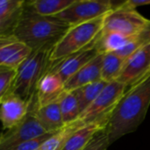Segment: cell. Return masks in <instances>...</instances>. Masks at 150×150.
<instances>
[{"label": "cell", "instance_id": "18", "mask_svg": "<svg viewBox=\"0 0 150 150\" xmlns=\"http://www.w3.org/2000/svg\"><path fill=\"white\" fill-rule=\"evenodd\" d=\"M126 59L119 56L115 53L103 54V62L101 66V80L105 83H111L117 79L120 74Z\"/></svg>", "mask_w": 150, "mask_h": 150}, {"label": "cell", "instance_id": "26", "mask_svg": "<svg viewBox=\"0 0 150 150\" xmlns=\"http://www.w3.org/2000/svg\"><path fill=\"white\" fill-rule=\"evenodd\" d=\"M53 134H54V133L47 134L42 135L40 137H38V138H35V139L22 142V143H20L18 145H16V146H14L12 148H10V149L6 150H36L45 140H47Z\"/></svg>", "mask_w": 150, "mask_h": 150}, {"label": "cell", "instance_id": "17", "mask_svg": "<svg viewBox=\"0 0 150 150\" xmlns=\"http://www.w3.org/2000/svg\"><path fill=\"white\" fill-rule=\"evenodd\" d=\"M75 0H33L25 1L24 7L28 11L40 16H56L69 6Z\"/></svg>", "mask_w": 150, "mask_h": 150}, {"label": "cell", "instance_id": "16", "mask_svg": "<svg viewBox=\"0 0 150 150\" xmlns=\"http://www.w3.org/2000/svg\"><path fill=\"white\" fill-rule=\"evenodd\" d=\"M35 114L39 122L47 133H56L65 126L58 101L43 106L37 105Z\"/></svg>", "mask_w": 150, "mask_h": 150}, {"label": "cell", "instance_id": "28", "mask_svg": "<svg viewBox=\"0 0 150 150\" xmlns=\"http://www.w3.org/2000/svg\"><path fill=\"white\" fill-rule=\"evenodd\" d=\"M12 31H13V28L11 26L6 25L2 20H0V36L12 34Z\"/></svg>", "mask_w": 150, "mask_h": 150}, {"label": "cell", "instance_id": "8", "mask_svg": "<svg viewBox=\"0 0 150 150\" xmlns=\"http://www.w3.org/2000/svg\"><path fill=\"white\" fill-rule=\"evenodd\" d=\"M127 91V87L117 81L108 83L99 96L88 106L77 119L82 124L87 125L114 109L118 102Z\"/></svg>", "mask_w": 150, "mask_h": 150}, {"label": "cell", "instance_id": "12", "mask_svg": "<svg viewBox=\"0 0 150 150\" xmlns=\"http://www.w3.org/2000/svg\"><path fill=\"white\" fill-rule=\"evenodd\" d=\"M32 52L12 34L0 36V67L17 69Z\"/></svg>", "mask_w": 150, "mask_h": 150}, {"label": "cell", "instance_id": "20", "mask_svg": "<svg viewBox=\"0 0 150 150\" xmlns=\"http://www.w3.org/2000/svg\"><path fill=\"white\" fill-rule=\"evenodd\" d=\"M132 38L133 36H125L115 33H101L96 43V47L100 54L114 53L127 46L131 41Z\"/></svg>", "mask_w": 150, "mask_h": 150}, {"label": "cell", "instance_id": "29", "mask_svg": "<svg viewBox=\"0 0 150 150\" xmlns=\"http://www.w3.org/2000/svg\"><path fill=\"white\" fill-rule=\"evenodd\" d=\"M149 76H150V69H149V70L148 71V73H147V75L145 76V77H144V79H143V81H144V80H146L147 78H149ZM138 84H139V83H138Z\"/></svg>", "mask_w": 150, "mask_h": 150}, {"label": "cell", "instance_id": "13", "mask_svg": "<svg viewBox=\"0 0 150 150\" xmlns=\"http://www.w3.org/2000/svg\"><path fill=\"white\" fill-rule=\"evenodd\" d=\"M29 111V104L19 97L8 93L0 102V123L7 131L20 124Z\"/></svg>", "mask_w": 150, "mask_h": 150}, {"label": "cell", "instance_id": "7", "mask_svg": "<svg viewBox=\"0 0 150 150\" xmlns=\"http://www.w3.org/2000/svg\"><path fill=\"white\" fill-rule=\"evenodd\" d=\"M113 7L114 3L109 0H75L66 10L54 17L72 26L98 18Z\"/></svg>", "mask_w": 150, "mask_h": 150}, {"label": "cell", "instance_id": "25", "mask_svg": "<svg viewBox=\"0 0 150 150\" xmlns=\"http://www.w3.org/2000/svg\"><path fill=\"white\" fill-rule=\"evenodd\" d=\"M110 145L108 135L104 129L98 132L83 150H107Z\"/></svg>", "mask_w": 150, "mask_h": 150}, {"label": "cell", "instance_id": "2", "mask_svg": "<svg viewBox=\"0 0 150 150\" xmlns=\"http://www.w3.org/2000/svg\"><path fill=\"white\" fill-rule=\"evenodd\" d=\"M70 26L56 17L40 16L24 7L12 35L32 51L52 50Z\"/></svg>", "mask_w": 150, "mask_h": 150}, {"label": "cell", "instance_id": "24", "mask_svg": "<svg viewBox=\"0 0 150 150\" xmlns=\"http://www.w3.org/2000/svg\"><path fill=\"white\" fill-rule=\"evenodd\" d=\"M16 76V69L0 67V102L10 91Z\"/></svg>", "mask_w": 150, "mask_h": 150}, {"label": "cell", "instance_id": "19", "mask_svg": "<svg viewBox=\"0 0 150 150\" xmlns=\"http://www.w3.org/2000/svg\"><path fill=\"white\" fill-rule=\"evenodd\" d=\"M107 83H105L103 80H99L73 91L78 101L81 113L93 103V101L99 96Z\"/></svg>", "mask_w": 150, "mask_h": 150}, {"label": "cell", "instance_id": "4", "mask_svg": "<svg viewBox=\"0 0 150 150\" xmlns=\"http://www.w3.org/2000/svg\"><path fill=\"white\" fill-rule=\"evenodd\" d=\"M105 15L91 21L70 26L52 49L51 62L62 60L94 45L102 33Z\"/></svg>", "mask_w": 150, "mask_h": 150}, {"label": "cell", "instance_id": "6", "mask_svg": "<svg viewBox=\"0 0 150 150\" xmlns=\"http://www.w3.org/2000/svg\"><path fill=\"white\" fill-rule=\"evenodd\" d=\"M37 105L35 98L29 104L28 113L23 121L0 135V150L8 149L22 142L49 134L42 127L36 117L35 111Z\"/></svg>", "mask_w": 150, "mask_h": 150}, {"label": "cell", "instance_id": "14", "mask_svg": "<svg viewBox=\"0 0 150 150\" xmlns=\"http://www.w3.org/2000/svg\"><path fill=\"white\" fill-rule=\"evenodd\" d=\"M102 62L103 54H99L64 83V90L73 91L80 87L101 80Z\"/></svg>", "mask_w": 150, "mask_h": 150}, {"label": "cell", "instance_id": "3", "mask_svg": "<svg viewBox=\"0 0 150 150\" xmlns=\"http://www.w3.org/2000/svg\"><path fill=\"white\" fill-rule=\"evenodd\" d=\"M51 51H33L16 69L15 78L8 93H12L30 104L36 98L39 82L50 68Z\"/></svg>", "mask_w": 150, "mask_h": 150}, {"label": "cell", "instance_id": "21", "mask_svg": "<svg viewBox=\"0 0 150 150\" xmlns=\"http://www.w3.org/2000/svg\"><path fill=\"white\" fill-rule=\"evenodd\" d=\"M62 118L64 125L70 124L80 116L78 101L74 91H64L58 100Z\"/></svg>", "mask_w": 150, "mask_h": 150}, {"label": "cell", "instance_id": "22", "mask_svg": "<svg viewBox=\"0 0 150 150\" xmlns=\"http://www.w3.org/2000/svg\"><path fill=\"white\" fill-rule=\"evenodd\" d=\"M149 45H150V22L139 33L133 36L131 41L127 46L114 53L127 60L136 51Z\"/></svg>", "mask_w": 150, "mask_h": 150}, {"label": "cell", "instance_id": "5", "mask_svg": "<svg viewBox=\"0 0 150 150\" xmlns=\"http://www.w3.org/2000/svg\"><path fill=\"white\" fill-rule=\"evenodd\" d=\"M150 19L142 16L137 10L125 6L122 3L105 15L102 33H115L125 36H134L144 28Z\"/></svg>", "mask_w": 150, "mask_h": 150}, {"label": "cell", "instance_id": "10", "mask_svg": "<svg viewBox=\"0 0 150 150\" xmlns=\"http://www.w3.org/2000/svg\"><path fill=\"white\" fill-rule=\"evenodd\" d=\"M113 110L105 113L93 122L84 125L70 134L61 143L56 150H83L99 131L105 129Z\"/></svg>", "mask_w": 150, "mask_h": 150}, {"label": "cell", "instance_id": "27", "mask_svg": "<svg viewBox=\"0 0 150 150\" xmlns=\"http://www.w3.org/2000/svg\"><path fill=\"white\" fill-rule=\"evenodd\" d=\"M122 4L128 8L136 10L137 7L150 5V0H127V1L123 2Z\"/></svg>", "mask_w": 150, "mask_h": 150}, {"label": "cell", "instance_id": "9", "mask_svg": "<svg viewBox=\"0 0 150 150\" xmlns=\"http://www.w3.org/2000/svg\"><path fill=\"white\" fill-rule=\"evenodd\" d=\"M150 69V45L136 51L126 60L115 81L128 88L142 83Z\"/></svg>", "mask_w": 150, "mask_h": 150}, {"label": "cell", "instance_id": "11", "mask_svg": "<svg viewBox=\"0 0 150 150\" xmlns=\"http://www.w3.org/2000/svg\"><path fill=\"white\" fill-rule=\"evenodd\" d=\"M96 43L88 48L81 50L62 60L51 62L48 71L55 73L63 81V83H65L80 69L100 54L96 47Z\"/></svg>", "mask_w": 150, "mask_h": 150}, {"label": "cell", "instance_id": "15", "mask_svg": "<svg viewBox=\"0 0 150 150\" xmlns=\"http://www.w3.org/2000/svg\"><path fill=\"white\" fill-rule=\"evenodd\" d=\"M64 91L63 81L55 73L47 71L37 86L36 100L38 106H43L58 101Z\"/></svg>", "mask_w": 150, "mask_h": 150}, {"label": "cell", "instance_id": "1", "mask_svg": "<svg viewBox=\"0 0 150 150\" xmlns=\"http://www.w3.org/2000/svg\"><path fill=\"white\" fill-rule=\"evenodd\" d=\"M149 106L150 76L128 88L114 107L105 127L110 144L134 132L144 121Z\"/></svg>", "mask_w": 150, "mask_h": 150}, {"label": "cell", "instance_id": "23", "mask_svg": "<svg viewBox=\"0 0 150 150\" xmlns=\"http://www.w3.org/2000/svg\"><path fill=\"white\" fill-rule=\"evenodd\" d=\"M24 4L23 0H0V20L14 28L22 13Z\"/></svg>", "mask_w": 150, "mask_h": 150}]
</instances>
